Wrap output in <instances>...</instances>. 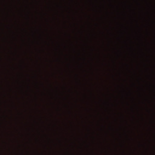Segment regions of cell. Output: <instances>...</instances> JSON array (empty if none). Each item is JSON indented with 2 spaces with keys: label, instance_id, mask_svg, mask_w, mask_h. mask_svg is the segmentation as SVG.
Masks as SVG:
<instances>
[]
</instances>
